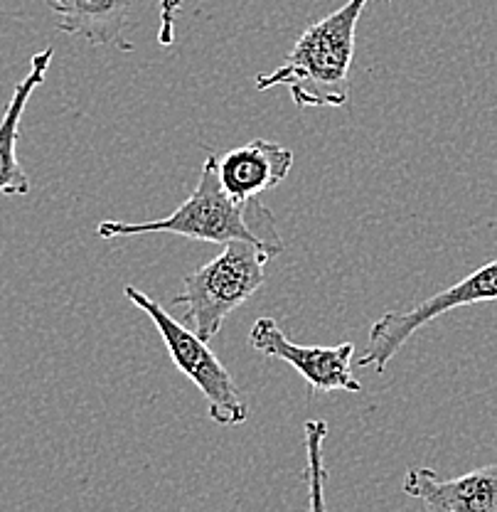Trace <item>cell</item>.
<instances>
[{"mask_svg":"<svg viewBox=\"0 0 497 512\" xmlns=\"http://www.w3.org/2000/svg\"><path fill=\"white\" fill-rule=\"evenodd\" d=\"M269 254L249 242H229L215 259L183 279V291L173 298L183 308L190 328L202 340H212L224 320L249 301L266 281Z\"/></svg>","mask_w":497,"mask_h":512,"instance_id":"obj_3","label":"cell"},{"mask_svg":"<svg viewBox=\"0 0 497 512\" xmlns=\"http://www.w3.org/2000/svg\"><path fill=\"white\" fill-rule=\"evenodd\" d=\"M47 3L57 15V30L84 37L96 47L133 52V42L126 40L131 0H47Z\"/></svg>","mask_w":497,"mask_h":512,"instance_id":"obj_10","label":"cell"},{"mask_svg":"<svg viewBox=\"0 0 497 512\" xmlns=\"http://www.w3.org/2000/svg\"><path fill=\"white\" fill-rule=\"evenodd\" d=\"M124 296L156 323L170 360L207 399L210 419L219 426L244 424L249 419V407L244 402L242 389L237 387L224 362L212 352L210 340H202L195 330L178 323L156 298L143 293L141 288L124 286Z\"/></svg>","mask_w":497,"mask_h":512,"instance_id":"obj_4","label":"cell"},{"mask_svg":"<svg viewBox=\"0 0 497 512\" xmlns=\"http://www.w3.org/2000/svg\"><path fill=\"white\" fill-rule=\"evenodd\" d=\"M183 8V0H160V30L158 42L170 47L175 42V13Z\"/></svg>","mask_w":497,"mask_h":512,"instance_id":"obj_12","label":"cell"},{"mask_svg":"<svg viewBox=\"0 0 497 512\" xmlns=\"http://www.w3.org/2000/svg\"><path fill=\"white\" fill-rule=\"evenodd\" d=\"M328 436V424L320 419L306 421V448H308V485H311V508L323 510V485L328 480V468L323 463V441Z\"/></svg>","mask_w":497,"mask_h":512,"instance_id":"obj_11","label":"cell"},{"mask_svg":"<svg viewBox=\"0 0 497 512\" xmlns=\"http://www.w3.org/2000/svg\"><path fill=\"white\" fill-rule=\"evenodd\" d=\"M402 490L436 512H497V463L446 480L431 468H411Z\"/></svg>","mask_w":497,"mask_h":512,"instance_id":"obj_8","label":"cell"},{"mask_svg":"<svg viewBox=\"0 0 497 512\" xmlns=\"http://www.w3.org/2000/svg\"><path fill=\"white\" fill-rule=\"evenodd\" d=\"M55 50L37 52L30 60V72L15 84L13 96H10L8 106H5L3 116H0V195L23 197L28 195L32 183L28 173L23 170L18 160V138H20V121H23L25 106L35 94V89L45 82L47 69H50Z\"/></svg>","mask_w":497,"mask_h":512,"instance_id":"obj_9","label":"cell"},{"mask_svg":"<svg viewBox=\"0 0 497 512\" xmlns=\"http://www.w3.org/2000/svg\"><path fill=\"white\" fill-rule=\"evenodd\" d=\"M96 234L101 239L141 237V234H178V237L210 244L249 242L264 254H269V259H274L286 249L279 224L274 220V212L259 197L237 202L227 195V190L219 183L217 153L205 158L192 195L168 217L133 224L109 220L96 227Z\"/></svg>","mask_w":497,"mask_h":512,"instance_id":"obj_1","label":"cell"},{"mask_svg":"<svg viewBox=\"0 0 497 512\" xmlns=\"http://www.w3.org/2000/svg\"><path fill=\"white\" fill-rule=\"evenodd\" d=\"M293 168V151L269 138H254L217 156L219 183L237 202L274 190Z\"/></svg>","mask_w":497,"mask_h":512,"instance_id":"obj_7","label":"cell"},{"mask_svg":"<svg viewBox=\"0 0 497 512\" xmlns=\"http://www.w3.org/2000/svg\"><path fill=\"white\" fill-rule=\"evenodd\" d=\"M497 301V259L488 261L466 279L453 284L446 291H438L426 301L416 303L409 311H389L377 318L370 328V340H367L365 355L357 357V367H374L384 372V367L394 360L399 350L404 348L406 340L424 328L431 320L446 316L463 306H475V303Z\"/></svg>","mask_w":497,"mask_h":512,"instance_id":"obj_5","label":"cell"},{"mask_svg":"<svg viewBox=\"0 0 497 512\" xmlns=\"http://www.w3.org/2000/svg\"><path fill=\"white\" fill-rule=\"evenodd\" d=\"M367 3L370 0H347L328 18L303 30L281 67L256 77V92L288 87L298 109H340L350 104L357 23Z\"/></svg>","mask_w":497,"mask_h":512,"instance_id":"obj_2","label":"cell"},{"mask_svg":"<svg viewBox=\"0 0 497 512\" xmlns=\"http://www.w3.org/2000/svg\"><path fill=\"white\" fill-rule=\"evenodd\" d=\"M251 350L261 352L269 360H283L298 372L313 392H362V384L352 372L355 343H342L335 348L318 345H296L286 338L274 318L264 316L254 323L249 333Z\"/></svg>","mask_w":497,"mask_h":512,"instance_id":"obj_6","label":"cell"}]
</instances>
